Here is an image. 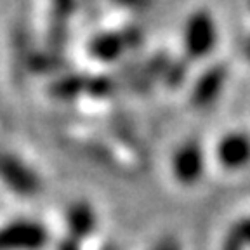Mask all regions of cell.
Instances as JSON below:
<instances>
[{
  "mask_svg": "<svg viewBox=\"0 0 250 250\" xmlns=\"http://www.w3.org/2000/svg\"><path fill=\"white\" fill-rule=\"evenodd\" d=\"M45 243V229L33 221H18L0 229V250H39Z\"/></svg>",
  "mask_w": 250,
  "mask_h": 250,
  "instance_id": "6da1fadb",
  "label": "cell"
},
{
  "mask_svg": "<svg viewBox=\"0 0 250 250\" xmlns=\"http://www.w3.org/2000/svg\"><path fill=\"white\" fill-rule=\"evenodd\" d=\"M186 51L189 58H203L215 43V26L210 14L205 11L193 12L186 24Z\"/></svg>",
  "mask_w": 250,
  "mask_h": 250,
  "instance_id": "7a4b0ae2",
  "label": "cell"
},
{
  "mask_svg": "<svg viewBox=\"0 0 250 250\" xmlns=\"http://www.w3.org/2000/svg\"><path fill=\"white\" fill-rule=\"evenodd\" d=\"M172 168L179 183L193 184L200 179L203 172V153L196 141H188L177 149L172 160Z\"/></svg>",
  "mask_w": 250,
  "mask_h": 250,
  "instance_id": "3957f363",
  "label": "cell"
},
{
  "mask_svg": "<svg viewBox=\"0 0 250 250\" xmlns=\"http://www.w3.org/2000/svg\"><path fill=\"white\" fill-rule=\"evenodd\" d=\"M0 177L20 193H33L39 188V181H37L35 174L30 168L24 167L21 162L9 155H2L0 153Z\"/></svg>",
  "mask_w": 250,
  "mask_h": 250,
  "instance_id": "277c9868",
  "label": "cell"
},
{
  "mask_svg": "<svg viewBox=\"0 0 250 250\" xmlns=\"http://www.w3.org/2000/svg\"><path fill=\"white\" fill-rule=\"evenodd\" d=\"M219 162L228 168H242L250 162V137L245 134H228L217 146Z\"/></svg>",
  "mask_w": 250,
  "mask_h": 250,
  "instance_id": "5b68a950",
  "label": "cell"
},
{
  "mask_svg": "<svg viewBox=\"0 0 250 250\" xmlns=\"http://www.w3.org/2000/svg\"><path fill=\"white\" fill-rule=\"evenodd\" d=\"M66 223H68V231H70V238L73 240L85 238L87 234L94 229L96 215H94L92 208L87 203L80 202L68 208Z\"/></svg>",
  "mask_w": 250,
  "mask_h": 250,
  "instance_id": "8992f818",
  "label": "cell"
},
{
  "mask_svg": "<svg viewBox=\"0 0 250 250\" xmlns=\"http://www.w3.org/2000/svg\"><path fill=\"white\" fill-rule=\"evenodd\" d=\"M129 47L125 35L120 33H101V35L94 37L90 42L89 49L94 58L103 59V61H113L120 58V54Z\"/></svg>",
  "mask_w": 250,
  "mask_h": 250,
  "instance_id": "52a82bcc",
  "label": "cell"
},
{
  "mask_svg": "<svg viewBox=\"0 0 250 250\" xmlns=\"http://www.w3.org/2000/svg\"><path fill=\"white\" fill-rule=\"evenodd\" d=\"M224 68L215 66L212 70H208L205 75H202V78L196 83L195 90H193V103L198 106H205L208 103H212L217 98L219 90L223 87L224 82Z\"/></svg>",
  "mask_w": 250,
  "mask_h": 250,
  "instance_id": "ba28073f",
  "label": "cell"
},
{
  "mask_svg": "<svg viewBox=\"0 0 250 250\" xmlns=\"http://www.w3.org/2000/svg\"><path fill=\"white\" fill-rule=\"evenodd\" d=\"M85 87V80L80 77H68L61 82H58L54 85V94L56 96H61V98H70V96H75L78 90H82Z\"/></svg>",
  "mask_w": 250,
  "mask_h": 250,
  "instance_id": "9c48e42d",
  "label": "cell"
},
{
  "mask_svg": "<svg viewBox=\"0 0 250 250\" xmlns=\"http://www.w3.org/2000/svg\"><path fill=\"white\" fill-rule=\"evenodd\" d=\"M231 229L238 234L240 240L243 242V245H250V217H245V219H242V221H238Z\"/></svg>",
  "mask_w": 250,
  "mask_h": 250,
  "instance_id": "30bf717a",
  "label": "cell"
},
{
  "mask_svg": "<svg viewBox=\"0 0 250 250\" xmlns=\"http://www.w3.org/2000/svg\"><path fill=\"white\" fill-rule=\"evenodd\" d=\"M243 247L245 245H243V242L240 240V236L231 229L229 234L226 236V240H224L223 250H243Z\"/></svg>",
  "mask_w": 250,
  "mask_h": 250,
  "instance_id": "8fae6325",
  "label": "cell"
},
{
  "mask_svg": "<svg viewBox=\"0 0 250 250\" xmlns=\"http://www.w3.org/2000/svg\"><path fill=\"white\" fill-rule=\"evenodd\" d=\"M155 250H179V243L172 238V236H167V238L160 240V242L156 243Z\"/></svg>",
  "mask_w": 250,
  "mask_h": 250,
  "instance_id": "7c38bea8",
  "label": "cell"
},
{
  "mask_svg": "<svg viewBox=\"0 0 250 250\" xmlns=\"http://www.w3.org/2000/svg\"><path fill=\"white\" fill-rule=\"evenodd\" d=\"M59 250H78V243H77V240H73V238H70L68 236L64 242L59 245Z\"/></svg>",
  "mask_w": 250,
  "mask_h": 250,
  "instance_id": "4fadbf2b",
  "label": "cell"
},
{
  "mask_svg": "<svg viewBox=\"0 0 250 250\" xmlns=\"http://www.w3.org/2000/svg\"><path fill=\"white\" fill-rule=\"evenodd\" d=\"M104 250H115V249H104Z\"/></svg>",
  "mask_w": 250,
  "mask_h": 250,
  "instance_id": "5bb4252c",
  "label": "cell"
}]
</instances>
